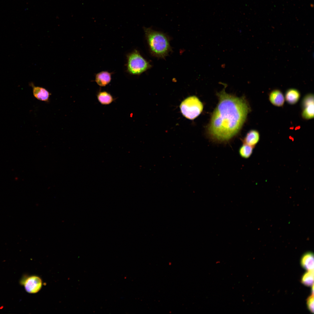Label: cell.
Returning a JSON list of instances; mask_svg holds the SVG:
<instances>
[{
	"label": "cell",
	"instance_id": "cell-11",
	"mask_svg": "<svg viewBox=\"0 0 314 314\" xmlns=\"http://www.w3.org/2000/svg\"><path fill=\"white\" fill-rule=\"evenodd\" d=\"M111 80V73L104 71L96 74L95 81L99 86H105L109 84Z\"/></svg>",
	"mask_w": 314,
	"mask_h": 314
},
{
	"label": "cell",
	"instance_id": "cell-8",
	"mask_svg": "<svg viewBox=\"0 0 314 314\" xmlns=\"http://www.w3.org/2000/svg\"><path fill=\"white\" fill-rule=\"evenodd\" d=\"M33 89L34 96L37 99L44 101H48L50 95L49 92L42 87L36 86L32 82L29 83Z\"/></svg>",
	"mask_w": 314,
	"mask_h": 314
},
{
	"label": "cell",
	"instance_id": "cell-9",
	"mask_svg": "<svg viewBox=\"0 0 314 314\" xmlns=\"http://www.w3.org/2000/svg\"><path fill=\"white\" fill-rule=\"evenodd\" d=\"M260 135L259 132L256 130H251L246 134L242 140L243 144L254 147L260 140Z\"/></svg>",
	"mask_w": 314,
	"mask_h": 314
},
{
	"label": "cell",
	"instance_id": "cell-2",
	"mask_svg": "<svg viewBox=\"0 0 314 314\" xmlns=\"http://www.w3.org/2000/svg\"><path fill=\"white\" fill-rule=\"evenodd\" d=\"M144 30L150 51L154 56L164 58L171 50L167 36L161 32L151 28L144 27Z\"/></svg>",
	"mask_w": 314,
	"mask_h": 314
},
{
	"label": "cell",
	"instance_id": "cell-3",
	"mask_svg": "<svg viewBox=\"0 0 314 314\" xmlns=\"http://www.w3.org/2000/svg\"><path fill=\"white\" fill-rule=\"evenodd\" d=\"M127 71L132 75H139L150 68V63L136 50L127 55Z\"/></svg>",
	"mask_w": 314,
	"mask_h": 314
},
{
	"label": "cell",
	"instance_id": "cell-1",
	"mask_svg": "<svg viewBox=\"0 0 314 314\" xmlns=\"http://www.w3.org/2000/svg\"><path fill=\"white\" fill-rule=\"evenodd\" d=\"M217 95L219 102L212 114L208 127V134L213 141L225 144L238 133L251 108L244 97L228 94L224 89Z\"/></svg>",
	"mask_w": 314,
	"mask_h": 314
},
{
	"label": "cell",
	"instance_id": "cell-16",
	"mask_svg": "<svg viewBox=\"0 0 314 314\" xmlns=\"http://www.w3.org/2000/svg\"><path fill=\"white\" fill-rule=\"evenodd\" d=\"M307 306L308 309L312 313L314 312V296L312 293L308 298L307 301Z\"/></svg>",
	"mask_w": 314,
	"mask_h": 314
},
{
	"label": "cell",
	"instance_id": "cell-4",
	"mask_svg": "<svg viewBox=\"0 0 314 314\" xmlns=\"http://www.w3.org/2000/svg\"><path fill=\"white\" fill-rule=\"evenodd\" d=\"M183 115L190 119H194L201 113L203 105L199 99L195 96L189 97L183 101L180 105Z\"/></svg>",
	"mask_w": 314,
	"mask_h": 314
},
{
	"label": "cell",
	"instance_id": "cell-6",
	"mask_svg": "<svg viewBox=\"0 0 314 314\" xmlns=\"http://www.w3.org/2000/svg\"><path fill=\"white\" fill-rule=\"evenodd\" d=\"M302 118L308 120L314 118V95L312 94H308L305 95L301 103Z\"/></svg>",
	"mask_w": 314,
	"mask_h": 314
},
{
	"label": "cell",
	"instance_id": "cell-13",
	"mask_svg": "<svg viewBox=\"0 0 314 314\" xmlns=\"http://www.w3.org/2000/svg\"><path fill=\"white\" fill-rule=\"evenodd\" d=\"M96 96L98 101L103 105H109L115 100L111 94L106 91L99 90L97 93Z\"/></svg>",
	"mask_w": 314,
	"mask_h": 314
},
{
	"label": "cell",
	"instance_id": "cell-7",
	"mask_svg": "<svg viewBox=\"0 0 314 314\" xmlns=\"http://www.w3.org/2000/svg\"><path fill=\"white\" fill-rule=\"evenodd\" d=\"M269 99L272 105L279 107L282 106L285 101L283 94L278 89H274L270 92L269 95Z\"/></svg>",
	"mask_w": 314,
	"mask_h": 314
},
{
	"label": "cell",
	"instance_id": "cell-10",
	"mask_svg": "<svg viewBox=\"0 0 314 314\" xmlns=\"http://www.w3.org/2000/svg\"><path fill=\"white\" fill-rule=\"evenodd\" d=\"M300 96V93L297 89L290 88L286 91L284 97L285 99L288 104L294 105L298 102Z\"/></svg>",
	"mask_w": 314,
	"mask_h": 314
},
{
	"label": "cell",
	"instance_id": "cell-15",
	"mask_svg": "<svg viewBox=\"0 0 314 314\" xmlns=\"http://www.w3.org/2000/svg\"><path fill=\"white\" fill-rule=\"evenodd\" d=\"M314 270L308 271L303 276L301 279L302 283L307 286L313 285Z\"/></svg>",
	"mask_w": 314,
	"mask_h": 314
},
{
	"label": "cell",
	"instance_id": "cell-14",
	"mask_svg": "<svg viewBox=\"0 0 314 314\" xmlns=\"http://www.w3.org/2000/svg\"><path fill=\"white\" fill-rule=\"evenodd\" d=\"M254 147L247 144H243L238 150V153L240 157L245 159L249 158L252 155Z\"/></svg>",
	"mask_w": 314,
	"mask_h": 314
},
{
	"label": "cell",
	"instance_id": "cell-5",
	"mask_svg": "<svg viewBox=\"0 0 314 314\" xmlns=\"http://www.w3.org/2000/svg\"><path fill=\"white\" fill-rule=\"evenodd\" d=\"M20 284L23 286L28 293H35L41 289L42 286L41 279L36 276H25L21 280Z\"/></svg>",
	"mask_w": 314,
	"mask_h": 314
},
{
	"label": "cell",
	"instance_id": "cell-12",
	"mask_svg": "<svg viewBox=\"0 0 314 314\" xmlns=\"http://www.w3.org/2000/svg\"><path fill=\"white\" fill-rule=\"evenodd\" d=\"M302 267L308 270H314V255L311 252H308L302 256L301 261Z\"/></svg>",
	"mask_w": 314,
	"mask_h": 314
}]
</instances>
